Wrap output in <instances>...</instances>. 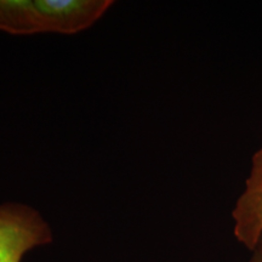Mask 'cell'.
<instances>
[{
  "mask_svg": "<svg viewBox=\"0 0 262 262\" xmlns=\"http://www.w3.org/2000/svg\"><path fill=\"white\" fill-rule=\"evenodd\" d=\"M113 4L112 0H0V31L75 34L96 24Z\"/></svg>",
  "mask_w": 262,
  "mask_h": 262,
  "instance_id": "1",
  "label": "cell"
},
{
  "mask_svg": "<svg viewBox=\"0 0 262 262\" xmlns=\"http://www.w3.org/2000/svg\"><path fill=\"white\" fill-rule=\"evenodd\" d=\"M52 242L50 226L31 206L0 205V262H21L32 249Z\"/></svg>",
  "mask_w": 262,
  "mask_h": 262,
  "instance_id": "2",
  "label": "cell"
},
{
  "mask_svg": "<svg viewBox=\"0 0 262 262\" xmlns=\"http://www.w3.org/2000/svg\"><path fill=\"white\" fill-rule=\"evenodd\" d=\"M250 262H262V256L256 251H254L253 253V257H251Z\"/></svg>",
  "mask_w": 262,
  "mask_h": 262,
  "instance_id": "4",
  "label": "cell"
},
{
  "mask_svg": "<svg viewBox=\"0 0 262 262\" xmlns=\"http://www.w3.org/2000/svg\"><path fill=\"white\" fill-rule=\"evenodd\" d=\"M254 251H256V253H258L262 256V235H261V238H260V241H258V243H257V245H256V248H255V250ZM253 251V253H254Z\"/></svg>",
  "mask_w": 262,
  "mask_h": 262,
  "instance_id": "5",
  "label": "cell"
},
{
  "mask_svg": "<svg viewBox=\"0 0 262 262\" xmlns=\"http://www.w3.org/2000/svg\"><path fill=\"white\" fill-rule=\"evenodd\" d=\"M235 238L254 251L262 235V147L255 153L242 194L233 211Z\"/></svg>",
  "mask_w": 262,
  "mask_h": 262,
  "instance_id": "3",
  "label": "cell"
}]
</instances>
